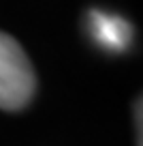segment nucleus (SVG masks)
I'll return each instance as SVG.
<instances>
[{"label": "nucleus", "mask_w": 143, "mask_h": 146, "mask_svg": "<svg viewBox=\"0 0 143 146\" xmlns=\"http://www.w3.org/2000/svg\"><path fill=\"white\" fill-rule=\"evenodd\" d=\"M134 127H137V144L143 146V95L134 103Z\"/></svg>", "instance_id": "nucleus-3"}, {"label": "nucleus", "mask_w": 143, "mask_h": 146, "mask_svg": "<svg viewBox=\"0 0 143 146\" xmlns=\"http://www.w3.org/2000/svg\"><path fill=\"white\" fill-rule=\"evenodd\" d=\"M88 32L92 41L107 52H124L133 41V28L122 15L92 9L88 13Z\"/></svg>", "instance_id": "nucleus-2"}, {"label": "nucleus", "mask_w": 143, "mask_h": 146, "mask_svg": "<svg viewBox=\"0 0 143 146\" xmlns=\"http://www.w3.org/2000/svg\"><path fill=\"white\" fill-rule=\"evenodd\" d=\"M36 75L26 52L7 32H0V110H22L34 97Z\"/></svg>", "instance_id": "nucleus-1"}]
</instances>
